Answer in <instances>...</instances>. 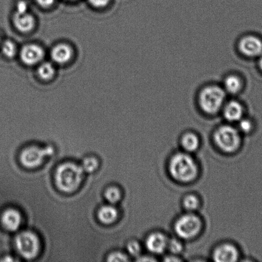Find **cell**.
Instances as JSON below:
<instances>
[{
    "label": "cell",
    "instance_id": "cell-1",
    "mask_svg": "<svg viewBox=\"0 0 262 262\" xmlns=\"http://www.w3.org/2000/svg\"><path fill=\"white\" fill-rule=\"evenodd\" d=\"M169 173L175 181L183 183L192 182L198 174V166L189 153L179 152L172 157L169 165Z\"/></svg>",
    "mask_w": 262,
    "mask_h": 262
},
{
    "label": "cell",
    "instance_id": "cell-2",
    "mask_svg": "<svg viewBox=\"0 0 262 262\" xmlns=\"http://www.w3.org/2000/svg\"><path fill=\"white\" fill-rule=\"evenodd\" d=\"M84 171L82 166L72 163L59 166L55 173L58 188L64 192H73L78 189L83 181Z\"/></svg>",
    "mask_w": 262,
    "mask_h": 262
},
{
    "label": "cell",
    "instance_id": "cell-3",
    "mask_svg": "<svg viewBox=\"0 0 262 262\" xmlns=\"http://www.w3.org/2000/svg\"><path fill=\"white\" fill-rule=\"evenodd\" d=\"M227 99V92L223 87L209 85L201 90L199 94L200 107L205 114L214 115L221 111Z\"/></svg>",
    "mask_w": 262,
    "mask_h": 262
},
{
    "label": "cell",
    "instance_id": "cell-4",
    "mask_svg": "<svg viewBox=\"0 0 262 262\" xmlns=\"http://www.w3.org/2000/svg\"><path fill=\"white\" fill-rule=\"evenodd\" d=\"M214 139L217 147L226 153H233L241 144L239 130L230 125H224L215 130Z\"/></svg>",
    "mask_w": 262,
    "mask_h": 262
},
{
    "label": "cell",
    "instance_id": "cell-5",
    "mask_svg": "<svg viewBox=\"0 0 262 262\" xmlns=\"http://www.w3.org/2000/svg\"><path fill=\"white\" fill-rule=\"evenodd\" d=\"M15 245L19 255L27 260L35 258L41 249L39 238L30 231L19 233L15 237Z\"/></svg>",
    "mask_w": 262,
    "mask_h": 262
},
{
    "label": "cell",
    "instance_id": "cell-6",
    "mask_svg": "<svg viewBox=\"0 0 262 262\" xmlns=\"http://www.w3.org/2000/svg\"><path fill=\"white\" fill-rule=\"evenodd\" d=\"M202 222L196 214L192 213L182 215L174 224L176 235L183 239H191L201 232Z\"/></svg>",
    "mask_w": 262,
    "mask_h": 262
},
{
    "label": "cell",
    "instance_id": "cell-7",
    "mask_svg": "<svg viewBox=\"0 0 262 262\" xmlns=\"http://www.w3.org/2000/svg\"><path fill=\"white\" fill-rule=\"evenodd\" d=\"M55 152L52 146L39 148L32 146L24 149L20 156L21 163L27 168H35L39 166L46 158L53 155Z\"/></svg>",
    "mask_w": 262,
    "mask_h": 262
},
{
    "label": "cell",
    "instance_id": "cell-8",
    "mask_svg": "<svg viewBox=\"0 0 262 262\" xmlns=\"http://www.w3.org/2000/svg\"><path fill=\"white\" fill-rule=\"evenodd\" d=\"M238 48L246 57H258L262 55V41L255 35L245 36L238 42Z\"/></svg>",
    "mask_w": 262,
    "mask_h": 262
},
{
    "label": "cell",
    "instance_id": "cell-9",
    "mask_svg": "<svg viewBox=\"0 0 262 262\" xmlns=\"http://www.w3.org/2000/svg\"><path fill=\"white\" fill-rule=\"evenodd\" d=\"M45 56V51L35 43L25 45L20 51V59L27 66H34L39 63Z\"/></svg>",
    "mask_w": 262,
    "mask_h": 262
},
{
    "label": "cell",
    "instance_id": "cell-10",
    "mask_svg": "<svg viewBox=\"0 0 262 262\" xmlns=\"http://www.w3.org/2000/svg\"><path fill=\"white\" fill-rule=\"evenodd\" d=\"M168 238L163 233L154 232L146 238V247L150 253L160 255L167 250Z\"/></svg>",
    "mask_w": 262,
    "mask_h": 262
},
{
    "label": "cell",
    "instance_id": "cell-11",
    "mask_svg": "<svg viewBox=\"0 0 262 262\" xmlns=\"http://www.w3.org/2000/svg\"><path fill=\"white\" fill-rule=\"evenodd\" d=\"M239 258V252L235 246L223 244L218 246L213 253V259L217 262H235Z\"/></svg>",
    "mask_w": 262,
    "mask_h": 262
},
{
    "label": "cell",
    "instance_id": "cell-12",
    "mask_svg": "<svg viewBox=\"0 0 262 262\" xmlns=\"http://www.w3.org/2000/svg\"><path fill=\"white\" fill-rule=\"evenodd\" d=\"M221 111L225 119L231 123L238 122L243 119L245 114L243 104L235 100L226 102Z\"/></svg>",
    "mask_w": 262,
    "mask_h": 262
},
{
    "label": "cell",
    "instance_id": "cell-13",
    "mask_svg": "<svg viewBox=\"0 0 262 262\" xmlns=\"http://www.w3.org/2000/svg\"><path fill=\"white\" fill-rule=\"evenodd\" d=\"M22 217L20 212L15 209H8L3 212L2 223L5 228L10 232L19 229L22 224Z\"/></svg>",
    "mask_w": 262,
    "mask_h": 262
},
{
    "label": "cell",
    "instance_id": "cell-14",
    "mask_svg": "<svg viewBox=\"0 0 262 262\" xmlns=\"http://www.w3.org/2000/svg\"><path fill=\"white\" fill-rule=\"evenodd\" d=\"M13 23L15 28L21 32H29L35 25V17L29 13H15L13 17Z\"/></svg>",
    "mask_w": 262,
    "mask_h": 262
},
{
    "label": "cell",
    "instance_id": "cell-15",
    "mask_svg": "<svg viewBox=\"0 0 262 262\" xmlns=\"http://www.w3.org/2000/svg\"><path fill=\"white\" fill-rule=\"evenodd\" d=\"M73 51L70 46L66 43H58L54 46L51 51V57L55 63L64 64L68 63L73 56Z\"/></svg>",
    "mask_w": 262,
    "mask_h": 262
},
{
    "label": "cell",
    "instance_id": "cell-16",
    "mask_svg": "<svg viewBox=\"0 0 262 262\" xmlns=\"http://www.w3.org/2000/svg\"><path fill=\"white\" fill-rule=\"evenodd\" d=\"M243 88V81L237 74H230L226 77L223 89L227 94L237 95L240 93Z\"/></svg>",
    "mask_w": 262,
    "mask_h": 262
},
{
    "label": "cell",
    "instance_id": "cell-17",
    "mask_svg": "<svg viewBox=\"0 0 262 262\" xmlns=\"http://www.w3.org/2000/svg\"><path fill=\"white\" fill-rule=\"evenodd\" d=\"M97 217L105 225H110L114 223L118 218V211L116 208L112 205H105L100 208Z\"/></svg>",
    "mask_w": 262,
    "mask_h": 262
},
{
    "label": "cell",
    "instance_id": "cell-18",
    "mask_svg": "<svg viewBox=\"0 0 262 262\" xmlns=\"http://www.w3.org/2000/svg\"><path fill=\"white\" fill-rule=\"evenodd\" d=\"M200 141L198 136L196 134L187 133L182 136L181 145L184 150L187 153H192L198 149Z\"/></svg>",
    "mask_w": 262,
    "mask_h": 262
},
{
    "label": "cell",
    "instance_id": "cell-19",
    "mask_svg": "<svg viewBox=\"0 0 262 262\" xmlns=\"http://www.w3.org/2000/svg\"><path fill=\"white\" fill-rule=\"evenodd\" d=\"M37 73L41 79L48 80L53 78L55 74V67L48 61L43 62L38 66Z\"/></svg>",
    "mask_w": 262,
    "mask_h": 262
},
{
    "label": "cell",
    "instance_id": "cell-20",
    "mask_svg": "<svg viewBox=\"0 0 262 262\" xmlns=\"http://www.w3.org/2000/svg\"><path fill=\"white\" fill-rule=\"evenodd\" d=\"M199 205V200L196 195L189 194L184 197L183 206L187 211H194L198 209Z\"/></svg>",
    "mask_w": 262,
    "mask_h": 262
},
{
    "label": "cell",
    "instance_id": "cell-21",
    "mask_svg": "<svg viewBox=\"0 0 262 262\" xmlns=\"http://www.w3.org/2000/svg\"><path fill=\"white\" fill-rule=\"evenodd\" d=\"M105 197L110 204L115 205L122 199V192L116 187H110L105 191Z\"/></svg>",
    "mask_w": 262,
    "mask_h": 262
},
{
    "label": "cell",
    "instance_id": "cell-22",
    "mask_svg": "<svg viewBox=\"0 0 262 262\" xmlns=\"http://www.w3.org/2000/svg\"><path fill=\"white\" fill-rule=\"evenodd\" d=\"M1 49L2 53L7 58H12L17 53L16 46L12 40H7L4 41L2 43Z\"/></svg>",
    "mask_w": 262,
    "mask_h": 262
},
{
    "label": "cell",
    "instance_id": "cell-23",
    "mask_svg": "<svg viewBox=\"0 0 262 262\" xmlns=\"http://www.w3.org/2000/svg\"><path fill=\"white\" fill-rule=\"evenodd\" d=\"M98 166V161L97 160L96 158H93V157H89L83 161L82 168L84 169V172L92 173L96 170Z\"/></svg>",
    "mask_w": 262,
    "mask_h": 262
},
{
    "label": "cell",
    "instance_id": "cell-24",
    "mask_svg": "<svg viewBox=\"0 0 262 262\" xmlns=\"http://www.w3.org/2000/svg\"><path fill=\"white\" fill-rule=\"evenodd\" d=\"M184 246L178 238H172L168 239V246L167 250L170 251L172 255H177L183 251Z\"/></svg>",
    "mask_w": 262,
    "mask_h": 262
},
{
    "label": "cell",
    "instance_id": "cell-25",
    "mask_svg": "<svg viewBox=\"0 0 262 262\" xmlns=\"http://www.w3.org/2000/svg\"><path fill=\"white\" fill-rule=\"evenodd\" d=\"M127 249L128 254L133 257H138L142 252V246L136 241H130L128 243Z\"/></svg>",
    "mask_w": 262,
    "mask_h": 262
},
{
    "label": "cell",
    "instance_id": "cell-26",
    "mask_svg": "<svg viewBox=\"0 0 262 262\" xmlns=\"http://www.w3.org/2000/svg\"><path fill=\"white\" fill-rule=\"evenodd\" d=\"M238 123V130L240 133L248 134L251 133L253 129V122L250 119L243 117Z\"/></svg>",
    "mask_w": 262,
    "mask_h": 262
},
{
    "label": "cell",
    "instance_id": "cell-27",
    "mask_svg": "<svg viewBox=\"0 0 262 262\" xmlns=\"http://www.w3.org/2000/svg\"><path fill=\"white\" fill-rule=\"evenodd\" d=\"M107 261L110 262H120L129 261V258L126 254L120 252V251H115L110 254L107 258Z\"/></svg>",
    "mask_w": 262,
    "mask_h": 262
},
{
    "label": "cell",
    "instance_id": "cell-28",
    "mask_svg": "<svg viewBox=\"0 0 262 262\" xmlns=\"http://www.w3.org/2000/svg\"><path fill=\"white\" fill-rule=\"evenodd\" d=\"M110 1V0H89V4L96 8L106 7Z\"/></svg>",
    "mask_w": 262,
    "mask_h": 262
},
{
    "label": "cell",
    "instance_id": "cell-29",
    "mask_svg": "<svg viewBox=\"0 0 262 262\" xmlns=\"http://www.w3.org/2000/svg\"><path fill=\"white\" fill-rule=\"evenodd\" d=\"M28 11V5L27 2L24 1H19L17 4L16 13H25Z\"/></svg>",
    "mask_w": 262,
    "mask_h": 262
},
{
    "label": "cell",
    "instance_id": "cell-30",
    "mask_svg": "<svg viewBox=\"0 0 262 262\" xmlns=\"http://www.w3.org/2000/svg\"><path fill=\"white\" fill-rule=\"evenodd\" d=\"M36 2L41 7H49L54 4L55 0H36Z\"/></svg>",
    "mask_w": 262,
    "mask_h": 262
},
{
    "label": "cell",
    "instance_id": "cell-31",
    "mask_svg": "<svg viewBox=\"0 0 262 262\" xmlns=\"http://www.w3.org/2000/svg\"><path fill=\"white\" fill-rule=\"evenodd\" d=\"M137 261H156L155 258L151 257L150 256H141L137 258Z\"/></svg>",
    "mask_w": 262,
    "mask_h": 262
},
{
    "label": "cell",
    "instance_id": "cell-32",
    "mask_svg": "<svg viewBox=\"0 0 262 262\" xmlns=\"http://www.w3.org/2000/svg\"><path fill=\"white\" fill-rule=\"evenodd\" d=\"M181 260V259L177 257L176 255H172V254L164 258V261H179Z\"/></svg>",
    "mask_w": 262,
    "mask_h": 262
},
{
    "label": "cell",
    "instance_id": "cell-33",
    "mask_svg": "<svg viewBox=\"0 0 262 262\" xmlns=\"http://www.w3.org/2000/svg\"><path fill=\"white\" fill-rule=\"evenodd\" d=\"M2 261H16L15 259L13 258L12 256H6V257H5L4 259H3Z\"/></svg>",
    "mask_w": 262,
    "mask_h": 262
},
{
    "label": "cell",
    "instance_id": "cell-34",
    "mask_svg": "<svg viewBox=\"0 0 262 262\" xmlns=\"http://www.w3.org/2000/svg\"><path fill=\"white\" fill-rule=\"evenodd\" d=\"M259 67H260V68L261 70L262 71V55L260 56V60H259Z\"/></svg>",
    "mask_w": 262,
    "mask_h": 262
},
{
    "label": "cell",
    "instance_id": "cell-35",
    "mask_svg": "<svg viewBox=\"0 0 262 262\" xmlns=\"http://www.w3.org/2000/svg\"><path fill=\"white\" fill-rule=\"evenodd\" d=\"M0 42H1V37H0Z\"/></svg>",
    "mask_w": 262,
    "mask_h": 262
},
{
    "label": "cell",
    "instance_id": "cell-36",
    "mask_svg": "<svg viewBox=\"0 0 262 262\" xmlns=\"http://www.w3.org/2000/svg\"><path fill=\"white\" fill-rule=\"evenodd\" d=\"M70 1H74V0H70Z\"/></svg>",
    "mask_w": 262,
    "mask_h": 262
}]
</instances>
